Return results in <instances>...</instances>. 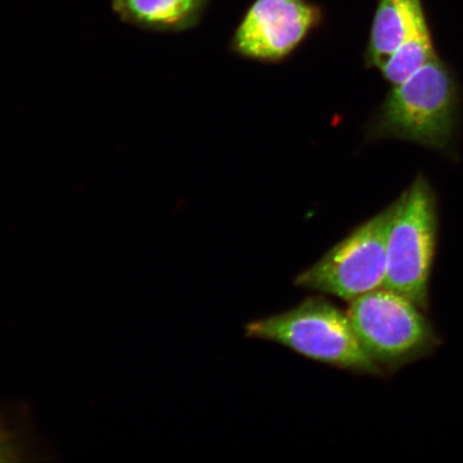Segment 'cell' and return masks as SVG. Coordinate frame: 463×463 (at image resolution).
I'll list each match as a JSON object with an SVG mask.
<instances>
[{"label":"cell","instance_id":"cell-6","mask_svg":"<svg viewBox=\"0 0 463 463\" xmlns=\"http://www.w3.org/2000/svg\"><path fill=\"white\" fill-rule=\"evenodd\" d=\"M321 17V10L306 0H257L237 28L234 48L253 60H281Z\"/></svg>","mask_w":463,"mask_h":463},{"label":"cell","instance_id":"cell-3","mask_svg":"<svg viewBox=\"0 0 463 463\" xmlns=\"http://www.w3.org/2000/svg\"><path fill=\"white\" fill-rule=\"evenodd\" d=\"M387 241L384 288L426 308L438 241L437 195L420 174L399 196Z\"/></svg>","mask_w":463,"mask_h":463},{"label":"cell","instance_id":"cell-5","mask_svg":"<svg viewBox=\"0 0 463 463\" xmlns=\"http://www.w3.org/2000/svg\"><path fill=\"white\" fill-rule=\"evenodd\" d=\"M397 201L357 227L317 262L299 274L295 285L352 302L384 286L387 241Z\"/></svg>","mask_w":463,"mask_h":463},{"label":"cell","instance_id":"cell-4","mask_svg":"<svg viewBox=\"0 0 463 463\" xmlns=\"http://www.w3.org/2000/svg\"><path fill=\"white\" fill-rule=\"evenodd\" d=\"M350 303L346 315L353 331L379 368L414 360L436 343L420 307L401 293L382 287Z\"/></svg>","mask_w":463,"mask_h":463},{"label":"cell","instance_id":"cell-8","mask_svg":"<svg viewBox=\"0 0 463 463\" xmlns=\"http://www.w3.org/2000/svg\"><path fill=\"white\" fill-rule=\"evenodd\" d=\"M206 0H111L126 24L155 33L182 32L198 23Z\"/></svg>","mask_w":463,"mask_h":463},{"label":"cell","instance_id":"cell-2","mask_svg":"<svg viewBox=\"0 0 463 463\" xmlns=\"http://www.w3.org/2000/svg\"><path fill=\"white\" fill-rule=\"evenodd\" d=\"M248 338L269 341L312 361L358 373L376 374L349 317L323 298H309L294 308L248 324Z\"/></svg>","mask_w":463,"mask_h":463},{"label":"cell","instance_id":"cell-9","mask_svg":"<svg viewBox=\"0 0 463 463\" xmlns=\"http://www.w3.org/2000/svg\"><path fill=\"white\" fill-rule=\"evenodd\" d=\"M426 19L420 0H380L366 53L370 67L380 69L413 28Z\"/></svg>","mask_w":463,"mask_h":463},{"label":"cell","instance_id":"cell-1","mask_svg":"<svg viewBox=\"0 0 463 463\" xmlns=\"http://www.w3.org/2000/svg\"><path fill=\"white\" fill-rule=\"evenodd\" d=\"M460 101L454 71L437 57L403 82L393 85L373 121V137L450 152L458 131Z\"/></svg>","mask_w":463,"mask_h":463},{"label":"cell","instance_id":"cell-10","mask_svg":"<svg viewBox=\"0 0 463 463\" xmlns=\"http://www.w3.org/2000/svg\"><path fill=\"white\" fill-rule=\"evenodd\" d=\"M439 57L434 49L430 29L426 19L410 33L402 44L380 68L383 78L392 85L403 82Z\"/></svg>","mask_w":463,"mask_h":463},{"label":"cell","instance_id":"cell-7","mask_svg":"<svg viewBox=\"0 0 463 463\" xmlns=\"http://www.w3.org/2000/svg\"><path fill=\"white\" fill-rule=\"evenodd\" d=\"M58 453L37 426L32 405L9 402L0 409V462H53Z\"/></svg>","mask_w":463,"mask_h":463}]
</instances>
